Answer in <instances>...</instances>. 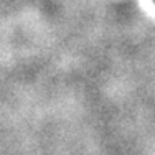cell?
<instances>
[{"instance_id": "1", "label": "cell", "mask_w": 155, "mask_h": 155, "mask_svg": "<svg viewBox=\"0 0 155 155\" xmlns=\"http://www.w3.org/2000/svg\"><path fill=\"white\" fill-rule=\"evenodd\" d=\"M153 2H155V0H153Z\"/></svg>"}]
</instances>
